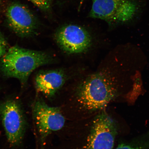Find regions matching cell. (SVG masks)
<instances>
[{
	"label": "cell",
	"mask_w": 149,
	"mask_h": 149,
	"mask_svg": "<svg viewBox=\"0 0 149 149\" xmlns=\"http://www.w3.org/2000/svg\"><path fill=\"white\" fill-rule=\"evenodd\" d=\"M114 63L111 68L87 76L80 84L78 99L86 109L91 111L105 109L127 83L137 82L138 74L129 61L117 57Z\"/></svg>",
	"instance_id": "6da1fadb"
},
{
	"label": "cell",
	"mask_w": 149,
	"mask_h": 149,
	"mask_svg": "<svg viewBox=\"0 0 149 149\" xmlns=\"http://www.w3.org/2000/svg\"><path fill=\"white\" fill-rule=\"evenodd\" d=\"M53 61V57L46 52L14 46L9 48L1 58L0 72L3 77L15 78L25 86L33 71Z\"/></svg>",
	"instance_id": "7a4b0ae2"
},
{
	"label": "cell",
	"mask_w": 149,
	"mask_h": 149,
	"mask_svg": "<svg viewBox=\"0 0 149 149\" xmlns=\"http://www.w3.org/2000/svg\"><path fill=\"white\" fill-rule=\"evenodd\" d=\"M145 0H92L89 17L111 26L129 23L142 14Z\"/></svg>",
	"instance_id": "3957f363"
},
{
	"label": "cell",
	"mask_w": 149,
	"mask_h": 149,
	"mask_svg": "<svg viewBox=\"0 0 149 149\" xmlns=\"http://www.w3.org/2000/svg\"><path fill=\"white\" fill-rule=\"evenodd\" d=\"M0 117L9 143L14 146L19 145L26 128L25 117L19 104L13 100L3 102L0 105Z\"/></svg>",
	"instance_id": "277c9868"
},
{
	"label": "cell",
	"mask_w": 149,
	"mask_h": 149,
	"mask_svg": "<svg viewBox=\"0 0 149 149\" xmlns=\"http://www.w3.org/2000/svg\"><path fill=\"white\" fill-rule=\"evenodd\" d=\"M54 39L61 49L68 54L84 53L90 48L92 38L88 31L79 25L68 24L56 31Z\"/></svg>",
	"instance_id": "5b68a950"
},
{
	"label": "cell",
	"mask_w": 149,
	"mask_h": 149,
	"mask_svg": "<svg viewBox=\"0 0 149 149\" xmlns=\"http://www.w3.org/2000/svg\"><path fill=\"white\" fill-rule=\"evenodd\" d=\"M117 134L116 123L105 111L95 118L87 141V149H113Z\"/></svg>",
	"instance_id": "8992f818"
},
{
	"label": "cell",
	"mask_w": 149,
	"mask_h": 149,
	"mask_svg": "<svg viewBox=\"0 0 149 149\" xmlns=\"http://www.w3.org/2000/svg\"><path fill=\"white\" fill-rule=\"evenodd\" d=\"M7 24L13 32L21 38H29L36 34L38 23L34 15L21 3H13L6 13Z\"/></svg>",
	"instance_id": "52a82bcc"
},
{
	"label": "cell",
	"mask_w": 149,
	"mask_h": 149,
	"mask_svg": "<svg viewBox=\"0 0 149 149\" xmlns=\"http://www.w3.org/2000/svg\"><path fill=\"white\" fill-rule=\"evenodd\" d=\"M33 113L42 141L52 132L62 129L64 125L65 119L59 108L50 107L42 100L35 102Z\"/></svg>",
	"instance_id": "ba28073f"
},
{
	"label": "cell",
	"mask_w": 149,
	"mask_h": 149,
	"mask_svg": "<svg viewBox=\"0 0 149 149\" xmlns=\"http://www.w3.org/2000/svg\"><path fill=\"white\" fill-rule=\"evenodd\" d=\"M35 80L37 90L51 97L64 85L66 76L61 70L41 71L36 74Z\"/></svg>",
	"instance_id": "9c48e42d"
},
{
	"label": "cell",
	"mask_w": 149,
	"mask_h": 149,
	"mask_svg": "<svg viewBox=\"0 0 149 149\" xmlns=\"http://www.w3.org/2000/svg\"><path fill=\"white\" fill-rule=\"evenodd\" d=\"M35 6L45 13L51 12L53 0H29Z\"/></svg>",
	"instance_id": "30bf717a"
},
{
	"label": "cell",
	"mask_w": 149,
	"mask_h": 149,
	"mask_svg": "<svg viewBox=\"0 0 149 149\" xmlns=\"http://www.w3.org/2000/svg\"><path fill=\"white\" fill-rule=\"evenodd\" d=\"M8 42L0 29V58H1L9 49Z\"/></svg>",
	"instance_id": "8fae6325"
},
{
	"label": "cell",
	"mask_w": 149,
	"mask_h": 149,
	"mask_svg": "<svg viewBox=\"0 0 149 149\" xmlns=\"http://www.w3.org/2000/svg\"><path fill=\"white\" fill-rule=\"evenodd\" d=\"M116 149H141L139 148H134L130 145L124 144L119 145Z\"/></svg>",
	"instance_id": "7c38bea8"
},
{
	"label": "cell",
	"mask_w": 149,
	"mask_h": 149,
	"mask_svg": "<svg viewBox=\"0 0 149 149\" xmlns=\"http://www.w3.org/2000/svg\"><path fill=\"white\" fill-rule=\"evenodd\" d=\"M0 1H1V0H0Z\"/></svg>",
	"instance_id": "4fadbf2b"
}]
</instances>
